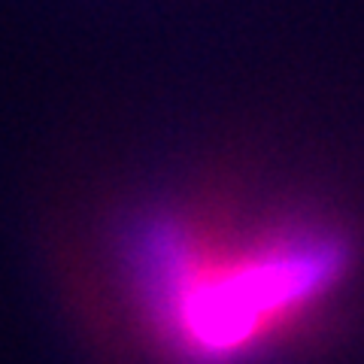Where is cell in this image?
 Masks as SVG:
<instances>
[{"mask_svg": "<svg viewBox=\"0 0 364 364\" xmlns=\"http://www.w3.org/2000/svg\"><path fill=\"white\" fill-rule=\"evenodd\" d=\"M109 273L134 331L164 364H258L313 318L352 267L349 237L313 215L219 225L152 200L116 219Z\"/></svg>", "mask_w": 364, "mask_h": 364, "instance_id": "obj_1", "label": "cell"}]
</instances>
